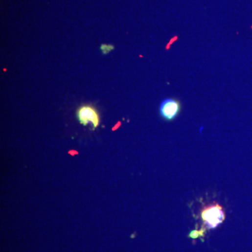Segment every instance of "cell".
I'll list each match as a JSON object with an SVG mask.
<instances>
[{
    "label": "cell",
    "instance_id": "cell-2",
    "mask_svg": "<svg viewBox=\"0 0 252 252\" xmlns=\"http://www.w3.org/2000/svg\"><path fill=\"white\" fill-rule=\"evenodd\" d=\"M202 219L209 229H213L224 222L225 214L222 206L218 204L213 205L206 207L202 212Z\"/></svg>",
    "mask_w": 252,
    "mask_h": 252
},
{
    "label": "cell",
    "instance_id": "cell-3",
    "mask_svg": "<svg viewBox=\"0 0 252 252\" xmlns=\"http://www.w3.org/2000/svg\"><path fill=\"white\" fill-rule=\"evenodd\" d=\"M181 111V102L173 97H169L162 100L159 108L160 116L167 121H173Z\"/></svg>",
    "mask_w": 252,
    "mask_h": 252
},
{
    "label": "cell",
    "instance_id": "cell-4",
    "mask_svg": "<svg viewBox=\"0 0 252 252\" xmlns=\"http://www.w3.org/2000/svg\"><path fill=\"white\" fill-rule=\"evenodd\" d=\"M114 46L112 45H104L101 46V49H102V51L104 53H108L110 50L113 49Z\"/></svg>",
    "mask_w": 252,
    "mask_h": 252
},
{
    "label": "cell",
    "instance_id": "cell-1",
    "mask_svg": "<svg viewBox=\"0 0 252 252\" xmlns=\"http://www.w3.org/2000/svg\"><path fill=\"white\" fill-rule=\"evenodd\" d=\"M76 117L81 125L84 126L91 125L93 130L100 125V115L95 107L92 105H83L79 107L76 110Z\"/></svg>",
    "mask_w": 252,
    "mask_h": 252
}]
</instances>
